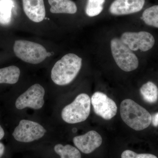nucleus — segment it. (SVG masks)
I'll use <instances>...</instances> for the list:
<instances>
[{
  "label": "nucleus",
  "instance_id": "nucleus-4",
  "mask_svg": "<svg viewBox=\"0 0 158 158\" xmlns=\"http://www.w3.org/2000/svg\"><path fill=\"white\" fill-rule=\"evenodd\" d=\"M13 50L18 58L31 64L41 63L49 55L45 48L42 45L27 40H16Z\"/></svg>",
  "mask_w": 158,
  "mask_h": 158
},
{
  "label": "nucleus",
  "instance_id": "nucleus-17",
  "mask_svg": "<svg viewBox=\"0 0 158 158\" xmlns=\"http://www.w3.org/2000/svg\"><path fill=\"white\" fill-rule=\"evenodd\" d=\"M13 6L12 0H0V23L7 25L10 23Z\"/></svg>",
  "mask_w": 158,
  "mask_h": 158
},
{
  "label": "nucleus",
  "instance_id": "nucleus-15",
  "mask_svg": "<svg viewBox=\"0 0 158 158\" xmlns=\"http://www.w3.org/2000/svg\"><path fill=\"white\" fill-rule=\"evenodd\" d=\"M144 101L150 104L155 103L158 100V88L153 82L148 81L144 84L140 90Z\"/></svg>",
  "mask_w": 158,
  "mask_h": 158
},
{
  "label": "nucleus",
  "instance_id": "nucleus-3",
  "mask_svg": "<svg viewBox=\"0 0 158 158\" xmlns=\"http://www.w3.org/2000/svg\"><path fill=\"white\" fill-rule=\"evenodd\" d=\"M90 104L88 94H79L72 103L63 108L61 113L62 119L70 124L85 121L90 115Z\"/></svg>",
  "mask_w": 158,
  "mask_h": 158
},
{
  "label": "nucleus",
  "instance_id": "nucleus-12",
  "mask_svg": "<svg viewBox=\"0 0 158 158\" xmlns=\"http://www.w3.org/2000/svg\"><path fill=\"white\" fill-rule=\"evenodd\" d=\"M24 11L29 19L35 23L42 21L46 11L44 0H23Z\"/></svg>",
  "mask_w": 158,
  "mask_h": 158
},
{
  "label": "nucleus",
  "instance_id": "nucleus-11",
  "mask_svg": "<svg viewBox=\"0 0 158 158\" xmlns=\"http://www.w3.org/2000/svg\"><path fill=\"white\" fill-rule=\"evenodd\" d=\"M73 142L77 148L81 152L89 154L101 146L102 139L96 131H90L85 135L74 137Z\"/></svg>",
  "mask_w": 158,
  "mask_h": 158
},
{
  "label": "nucleus",
  "instance_id": "nucleus-5",
  "mask_svg": "<svg viewBox=\"0 0 158 158\" xmlns=\"http://www.w3.org/2000/svg\"><path fill=\"white\" fill-rule=\"evenodd\" d=\"M111 49L113 59L122 70L131 72L138 68L139 61L137 56L120 39L114 38L111 40Z\"/></svg>",
  "mask_w": 158,
  "mask_h": 158
},
{
  "label": "nucleus",
  "instance_id": "nucleus-22",
  "mask_svg": "<svg viewBox=\"0 0 158 158\" xmlns=\"http://www.w3.org/2000/svg\"><path fill=\"white\" fill-rule=\"evenodd\" d=\"M5 147L4 144L0 142V158H2L5 152Z\"/></svg>",
  "mask_w": 158,
  "mask_h": 158
},
{
  "label": "nucleus",
  "instance_id": "nucleus-13",
  "mask_svg": "<svg viewBox=\"0 0 158 158\" xmlns=\"http://www.w3.org/2000/svg\"><path fill=\"white\" fill-rule=\"evenodd\" d=\"M48 3L52 13L74 14L77 11L76 4L72 0H48Z\"/></svg>",
  "mask_w": 158,
  "mask_h": 158
},
{
  "label": "nucleus",
  "instance_id": "nucleus-8",
  "mask_svg": "<svg viewBox=\"0 0 158 158\" xmlns=\"http://www.w3.org/2000/svg\"><path fill=\"white\" fill-rule=\"evenodd\" d=\"M120 39L132 51L146 52L152 48L155 43L153 36L146 31L125 32Z\"/></svg>",
  "mask_w": 158,
  "mask_h": 158
},
{
  "label": "nucleus",
  "instance_id": "nucleus-19",
  "mask_svg": "<svg viewBox=\"0 0 158 158\" xmlns=\"http://www.w3.org/2000/svg\"><path fill=\"white\" fill-rule=\"evenodd\" d=\"M106 0H88L85 12L89 17L97 16L102 12Z\"/></svg>",
  "mask_w": 158,
  "mask_h": 158
},
{
  "label": "nucleus",
  "instance_id": "nucleus-16",
  "mask_svg": "<svg viewBox=\"0 0 158 158\" xmlns=\"http://www.w3.org/2000/svg\"><path fill=\"white\" fill-rule=\"evenodd\" d=\"M55 152L61 158H81L80 151L70 144H57L54 148Z\"/></svg>",
  "mask_w": 158,
  "mask_h": 158
},
{
  "label": "nucleus",
  "instance_id": "nucleus-14",
  "mask_svg": "<svg viewBox=\"0 0 158 158\" xmlns=\"http://www.w3.org/2000/svg\"><path fill=\"white\" fill-rule=\"evenodd\" d=\"M20 70L15 65L0 69V84L14 85L18 81Z\"/></svg>",
  "mask_w": 158,
  "mask_h": 158
},
{
  "label": "nucleus",
  "instance_id": "nucleus-6",
  "mask_svg": "<svg viewBox=\"0 0 158 158\" xmlns=\"http://www.w3.org/2000/svg\"><path fill=\"white\" fill-rule=\"evenodd\" d=\"M46 132L45 129L37 123L22 119L15 128L12 135L19 142L29 143L42 138Z\"/></svg>",
  "mask_w": 158,
  "mask_h": 158
},
{
  "label": "nucleus",
  "instance_id": "nucleus-9",
  "mask_svg": "<svg viewBox=\"0 0 158 158\" xmlns=\"http://www.w3.org/2000/svg\"><path fill=\"white\" fill-rule=\"evenodd\" d=\"M94 111L98 116L106 120L111 119L116 116L117 107L112 99L102 92H95L91 99Z\"/></svg>",
  "mask_w": 158,
  "mask_h": 158
},
{
  "label": "nucleus",
  "instance_id": "nucleus-7",
  "mask_svg": "<svg viewBox=\"0 0 158 158\" xmlns=\"http://www.w3.org/2000/svg\"><path fill=\"white\" fill-rule=\"evenodd\" d=\"M45 90L42 86L37 84L32 85L16 99L15 106L21 110L27 107L34 110L41 109L44 104Z\"/></svg>",
  "mask_w": 158,
  "mask_h": 158
},
{
  "label": "nucleus",
  "instance_id": "nucleus-2",
  "mask_svg": "<svg viewBox=\"0 0 158 158\" xmlns=\"http://www.w3.org/2000/svg\"><path fill=\"white\" fill-rule=\"evenodd\" d=\"M120 113L125 123L135 131L145 129L152 123V117L149 112L130 99H126L122 102Z\"/></svg>",
  "mask_w": 158,
  "mask_h": 158
},
{
  "label": "nucleus",
  "instance_id": "nucleus-18",
  "mask_svg": "<svg viewBox=\"0 0 158 158\" xmlns=\"http://www.w3.org/2000/svg\"><path fill=\"white\" fill-rule=\"evenodd\" d=\"M141 18L147 25L158 28V5L145 9L142 13Z\"/></svg>",
  "mask_w": 158,
  "mask_h": 158
},
{
  "label": "nucleus",
  "instance_id": "nucleus-1",
  "mask_svg": "<svg viewBox=\"0 0 158 158\" xmlns=\"http://www.w3.org/2000/svg\"><path fill=\"white\" fill-rule=\"evenodd\" d=\"M82 59L73 53L62 57L52 69L51 78L56 85L64 86L73 81L81 70Z\"/></svg>",
  "mask_w": 158,
  "mask_h": 158
},
{
  "label": "nucleus",
  "instance_id": "nucleus-10",
  "mask_svg": "<svg viewBox=\"0 0 158 158\" xmlns=\"http://www.w3.org/2000/svg\"><path fill=\"white\" fill-rule=\"evenodd\" d=\"M145 0H114L110 4L109 12L113 15H124L141 11Z\"/></svg>",
  "mask_w": 158,
  "mask_h": 158
},
{
  "label": "nucleus",
  "instance_id": "nucleus-21",
  "mask_svg": "<svg viewBox=\"0 0 158 158\" xmlns=\"http://www.w3.org/2000/svg\"><path fill=\"white\" fill-rule=\"evenodd\" d=\"M152 122L153 125L155 127H157L158 126V113H155L152 116Z\"/></svg>",
  "mask_w": 158,
  "mask_h": 158
},
{
  "label": "nucleus",
  "instance_id": "nucleus-20",
  "mask_svg": "<svg viewBox=\"0 0 158 158\" xmlns=\"http://www.w3.org/2000/svg\"><path fill=\"white\" fill-rule=\"evenodd\" d=\"M121 158H158L155 155L151 154H138L132 151L127 150L123 152Z\"/></svg>",
  "mask_w": 158,
  "mask_h": 158
},
{
  "label": "nucleus",
  "instance_id": "nucleus-23",
  "mask_svg": "<svg viewBox=\"0 0 158 158\" xmlns=\"http://www.w3.org/2000/svg\"><path fill=\"white\" fill-rule=\"evenodd\" d=\"M5 135V132L2 126L0 124V140L2 139Z\"/></svg>",
  "mask_w": 158,
  "mask_h": 158
}]
</instances>
